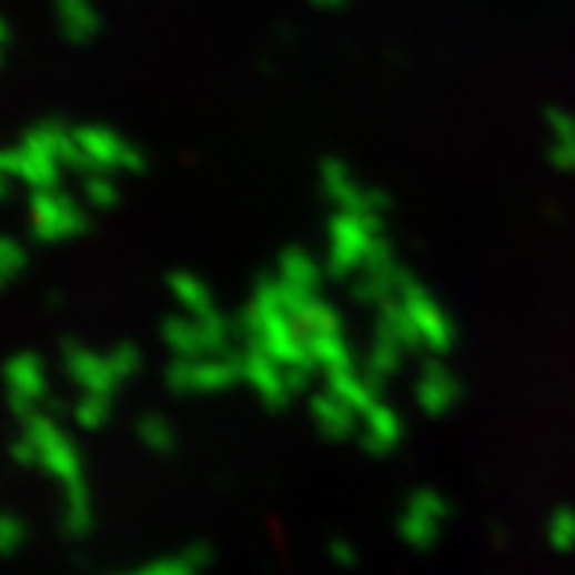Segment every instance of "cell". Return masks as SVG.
I'll list each match as a JSON object with an SVG mask.
<instances>
[{
	"label": "cell",
	"instance_id": "6da1fadb",
	"mask_svg": "<svg viewBox=\"0 0 575 575\" xmlns=\"http://www.w3.org/2000/svg\"><path fill=\"white\" fill-rule=\"evenodd\" d=\"M29 228L42 243H58L87 231V214L74 195L61 189H39L29 195Z\"/></svg>",
	"mask_w": 575,
	"mask_h": 575
},
{
	"label": "cell",
	"instance_id": "7a4b0ae2",
	"mask_svg": "<svg viewBox=\"0 0 575 575\" xmlns=\"http://www.w3.org/2000/svg\"><path fill=\"white\" fill-rule=\"evenodd\" d=\"M74 141H78L90 173H138V170H144V154L105 125H78Z\"/></svg>",
	"mask_w": 575,
	"mask_h": 575
},
{
	"label": "cell",
	"instance_id": "3957f363",
	"mask_svg": "<svg viewBox=\"0 0 575 575\" xmlns=\"http://www.w3.org/2000/svg\"><path fill=\"white\" fill-rule=\"evenodd\" d=\"M54 17L64 42L71 46H87L100 32V13L93 0H54Z\"/></svg>",
	"mask_w": 575,
	"mask_h": 575
},
{
	"label": "cell",
	"instance_id": "277c9868",
	"mask_svg": "<svg viewBox=\"0 0 575 575\" xmlns=\"http://www.w3.org/2000/svg\"><path fill=\"white\" fill-rule=\"evenodd\" d=\"M323 185H326V192L340 202L342 211L374 218L371 195H367L365 189H362V183H359V180L342 167V163H326V167H323Z\"/></svg>",
	"mask_w": 575,
	"mask_h": 575
},
{
	"label": "cell",
	"instance_id": "5b68a950",
	"mask_svg": "<svg viewBox=\"0 0 575 575\" xmlns=\"http://www.w3.org/2000/svg\"><path fill=\"white\" fill-rule=\"evenodd\" d=\"M80 195L87 205L93 209H112L119 202V189H115V180L112 173H83L80 180Z\"/></svg>",
	"mask_w": 575,
	"mask_h": 575
},
{
	"label": "cell",
	"instance_id": "8992f818",
	"mask_svg": "<svg viewBox=\"0 0 575 575\" xmlns=\"http://www.w3.org/2000/svg\"><path fill=\"white\" fill-rule=\"evenodd\" d=\"M27 265V250L13 236H0V285H7Z\"/></svg>",
	"mask_w": 575,
	"mask_h": 575
},
{
	"label": "cell",
	"instance_id": "52a82bcc",
	"mask_svg": "<svg viewBox=\"0 0 575 575\" xmlns=\"http://www.w3.org/2000/svg\"><path fill=\"white\" fill-rule=\"evenodd\" d=\"M7 180H10V176H3V170H0V199L7 195Z\"/></svg>",
	"mask_w": 575,
	"mask_h": 575
}]
</instances>
